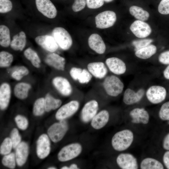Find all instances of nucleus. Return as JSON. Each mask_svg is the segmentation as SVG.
<instances>
[{
  "instance_id": "nucleus-1",
  "label": "nucleus",
  "mask_w": 169,
  "mask_h": 169,
  "mask_svg": "<svg viewBox=\"0 0 169 169\" xmlns=\"http://www.w3.org/2000/svg\"><path fill=\"white\" fill-rule=\"evenodd\" d=\"M133 139V132L128 129L124 130L115 134L111 139V145L115 150L122 151L131 146Z\"/></svg>"
},
{
  "instance_id": "nucleus-2",
  "label": "nucleus",
  "mask_w": 169,
  "mask_h": 169,
  "mask_svg": "<svg viewBox=\"0 0 169 169\" xmlns=\"http://www.w3.org/2000/svg\"><path fill=\"white\" fill-rule=\"evenodd\" d=\"M102 86L105 93L111 97H116L121 94L124 88V84L117 76L112 75L106 76Z\"/></svg>"
},
{
  "instance_id": "nucleus-3",
  "label": "nucleus",
  "mask_w": 169,
  "mask_h": 169,
  "mask_svg": "<svg viewBox=\"0 0 169 169\" xmlns=\"http://www.w3.org/2000/svg\"><path fill=\"white\" fill-rule=\"evenodd\" d=\"M52 34L59 47L62 49L67 50L71 47L72 38L65 28L61 27H56L53 30Z\"/></svg>"
},
{
  "instance_id": "nucleus-4",
  "label": "nucleus",
  "mask_w": 169,
  "mask_h": 169,
  "mask_svg": "<svg viewBox=\"0 0 169 169\" xmlns=\"http://www.w3.org/2000/svg\"><path fill=\"white\" fill-rule=\"evenodd\" d=\"M82 151V147L80 144L75 143L69 144L60 151L58 155V159L62 162L70 161L79 156Z\"/></svg>"
},
{
  "instance_id": "nucleus-5",
  "label": "nucleus",
  "mask_w": 169,
  "mask_h": 169,
  "mask_svg": "<svg viewBox=\"0 0 169 169\" xmlns=\"http://www.w3.org/2000/svg\"><path fill=\"white\" fill-rule=\"evenodd\" d=\"M68 128L66 122L64 120L52 125L48 130L49 138L56 143L61 140L66 134Z\"/></svg>"
},
{
  "instance_id": "nucleus-6",
  "label": "nucleus",
  "mask_w": 169,
  "mask_h": 169,
  "mask_svg": "<svg viewBox=\"0 0 169 169\" xmlns=\"http://www.w3.org/2000/svg\"><path fill=\"white\" fill-rule=\"evenodd\" d=\"M95 19L96 27L100 29H104L114 25L116 20V15L113 11H105L98 14Z\"/></svg>"
},
{
  "instance_id": "nucleus-7",
  "label": "nucleus",
  "mask_w": 169,
  "mask_h": 169,
  "mask_svg": "<svg viewBox=\"0 0 169 169\" xmlns=\"http://www.w3.org/2000/svg\"><path fill=\"white\" fill-rule=\"evenodd\" d=\"M79 106V102L76 100H72L60 107L55 114L56 118L64 120L74 114Z\"/></svg>"
},
{
  "instance_id": "nucleus-8",
  "label": "nucleus",
  "mask_w": 169,
  "mask_h": 169,
  "mask_svg": "<svg viewBox=\"0 0 169 169\" xmlns=\"http://www.w3.org/2000/svg\"><path fill=\"white\" fill-rule=\"evenodd\" d=\"M166 94V90L164 87L159 85H153L147 89L146 95L151 103L157 104L164 100Z\"/></svg>"
},
{
  "instance_id": "nucleus-9",
  "label": "nucleus",
  "mask_w": 169,
  "mask_h": 169,
  "mask_svg": "<svg viewBox=\"0 0 169 169\" xmlns=\"http://www.w3.org/2000/svg\"><path fill=\"white\" fill-rule=\"evenodd\" d=\"M36 7L40 13L49 18H53L57 14V10L50 0H35Z\"/></svg>"
},
{
  "instance_id": "nucleus-10",
  "label": "nucleus",
  "mask_w": 169,
  "mask_h": 169,
  "mask_svg": "<svg viewBox=\"0 0 169 169\" xmlns=\"http://www.w3.org/2000/svg\"><path fill=\"white\" fill-rule=\"evenodd\" d=\"M52 83L55 88L62 95L68 96L72 94V86L66 78L63 76H57L53 79Z\"/></svg>"
},
{
  "instance_id": "nucleus-11",
  "label": "nucleus",
  "mask_w": 169,
  "mask_h": 169,
  "mask_svg": "<svg viewBox=\"0 0 169 169\" xmlns=\"http://www.w3.org/2000/svg\"><path fill=\"white\" fill-rule=\"evenodd\" d=\"M69 73L73 80L82 84H86L89 83L93 77L87 69L76 67L71 68Z\"/></svg>"
},
{
  "instance_id": "nucleus-12",
  "label": "nucleus",
  "mask_w": 169,
  "mask_h": 169,
  "mask_svg": "<svg viewBox=\"0 0 169 169\" xmlns=\"http://www.w3.org/2000/svg\"><path fill=\"white\" fill-rule=\"evenodd\" d=\"M98 108V103L95 100H91L86 102L81 111V117L82 120L87 123L92 120L97 114Z\"/></svg>"
},
{
  "instance_id": "nucleus-13",
  "label": "nucleus",
  "mask_w": 169,
  "mask_h": 169,
  "mask_svg": "<svg viewBox=\"0 0 169 169\" xmlns=\"http://www.w3.org/2000/svg\"><path fill=\"white\" fill-rule=\"evenodd\" d=\"M117 163L122 169H137L138 168L136 158L129 153H123L119 154L116 159Z\"/></svg>"
},
{
  "instance_id": "nucleus-14",
  "label": "nucleus",
  "mask_w": 169,
  "mask_h": 169,
  "mask_svg": "<svg viewBox=\"0 0 169 169\" xmlns=\"http://www.w3.org/2000/svg\"><path fill=\"white\" fill-rule=\"evenodd\" d=\"M130 29L137 37L146 38L149 36L151 32V29L147 23L139 20L134 22L131 25Z\"/></svg>"
},
{
  "instance_id": "nucleus-15",
  "label": "nucleus",
  "mask_w": 169,
  "mask_h": 169,
  "mask_svg": "<svg viewBox=\"0 0 169 169\" xmlns=\"http://www.w3.org/2000/svg\"><path fill=\"white\" fill-rule=\"evenodd\" d=\"M49 136L46 134L41 135L38 138L36 145L37 156L43 159L47 157L50 151V142Z\"/></svg>"
},
{
  "instance_id": "nucleus-16",
  "label": "nucleus",
  "mask_w": 169,
  "mask_h": 169,
  "mask_svg": "<svg viewBox=\"0 0 169 169\" xmlns=\"http://www.w3.org/2000/svg\"><path fill=\"white\" fill-rule=\"evenodd\" d=\"M36 43L44 49L53 53L56 51L59 45L54 37L50 35L38 36L35 39Z\"/></svg>"
},
{
  "instance_id": "nucleus-17",
  "label": "nucleus",
  "mask_w": 169,
  "mask_h": 169,
  "mask_svg": "<svg viewBox=\"0 0 169 169\" xmlns=\"http://www.w3.org/2000/svg\"><path fill=\"white\" fill-rule=\"evenodd\" d=\"M105 63L109 70L114 74L121 75L126 72L125 64L122 60L118 58L112 57L107 58Z\"/></svg>"
},
{
  "instance_id": "nucleus-18",
  "label": "nucleus",
  "mask_w": 169,
  "mask_h": 169,
  "mask_svg": "<svg viewBox=\"0 0 169 169\" xmlns=\"http://www.w3.org/2000/svg\"><path fill=\"white\" fill-rule=\"evenodd\" d=\"M87 67L92 76L98 79L105 78L108 73L107 67L102 62L90 63L87 64Z\"/></svg>"
},
{
  "instance_id": "nucleus-19",
  "label": "nucleus",
  "mask_w": 169,
  "mask_h": 169,
  "mask_svg": "<svg viewBox=\"0 0 169 169\" xmlns=\"http://www.w3.org/2000/svg\"><path fill=\"white\" fill-rule=\"evenodd\" d=\"M144 94L145 90L143 89H140L136 92L131 89H127L124 93L123 101L128 105L136 103L141 100Z\"/></svg>"
},
{
  "instance_id": "nucleus-20",
  "label": "nucleus",
  "mask_w": 169,
  "mask_h": 169,
  "mask_svg": "<svg viewBox=\"0 0 169 169\" xmlns=\"http://www.w3.org/2000/svg\"><path fill=\"white\" fill-rule=\"evenodd\" d=\"M44 61L48 65L58 70L63 71L65 69V59L57 54L52 53L48 54Z\"/></svg>"
},
{
  "instance_id": "nucleus-21",
  "label": "nucleus",
  "mask_w": 169,
  "mask_h": 169,
  "mask_svg": "<svg viewBox=\"0 0 169 169\" xmlns=\"http://www.w3.org/2000/svg\"><path fill=\"white\" fill-rule=\"evenodd\" d=\"M90 48L97 53L103 54L105 52L106 47L101 37L97 33L92 34L88 39Z\"/></svg>"
},
{
  "instance_id": "nucleus-22",
  "label": "nucleus",
  "mask_w": 169,
  "mask_h": 169,
  "mask_svg": "<svg viewBox=\"0 0 169 169\" xmlns=\"http://www.w3.org/2000/svg\"><path fill=\"white\" fill-rule=\"evenodd\" d=\"M133 123L147 124L149 120L150 116L148 112L143 108H136L132 110L130 112Z\"/></svg>"
},
{
  "instance_id": "nucleus-23",
  "label": "nucleus",
  "mask_w": 169,
  "mask_h": 169,
  "mask_svg": "<svg viewBox=\"0 0 169 169\" xmlns=\"http://www.w3.org/2000/svg\"><path fill=\"white\" fill-rule=\"evenodd\" d=\"M15 149L16 163L18 166H21L25 163L28 156V145L25 142H21Z\"/></svg>"
},
{
  "instance_id": "nucleus-24",
  "label": "nucleus",
  "mask_w": 169,
  "mask_h": 169,
  "mask_svg": "<svg viewBox=\"0 0 169 169\" xmlns=\"http://www.w3.org/2000/svg\"><path fill=\"white\" fill-rule=\"evenodd\" d=\"M109 117V114L107 110H104L100 111L97 113L91 120V126L96 130L102 128L108 123Z\"/></svg>"
},
{
  "instance_id": "nucleus-25",
  "label": "nucleus",
  "mask_w": 169,
  "mask_h": 169,
  "mask_svg": "<svg viewBox=\"0 0 169 169\" xmlns=\"http://www.w3.org/2000/svg\"><path fill=\"white\" fill-rule=\"evenodd\" d=\"M11 89L9 84L2 83L0 86V108L1 110L6 109L8 105L11 96Z\"/></svg>"
},
{
  "instance_id": "nucleus-26",
  "label": "nucleus",
  "mask_w": 169,
  "mask_h": 169,
  "mask_svg": "<svg viewBox=\"0 0 169 169\" xmlns=\"http://www.w3.org/2000/svg\"><path fill=\"white\" fill-rule=\"evenodd\" d=\"M26 37L25 33L21 31L14 35L10 44L11 48L15 51H22L26 45Z\"/></svg>"
},
{
  "instance_id": "nucleus-27",
  "label": "nucleus",
  "mask_w": 169,
  "mask_h": 169,
  "mask_svg": "<svg viewBox=\"0 0 169 169\" xmlns=\"http://www.w3.org/2000/svg\"><path fill=\"white\" fill-rule=\"evenodd\" d=\"M31 88V85L28 83L23 82L18 83L14 87L13 92L14 95L19 99H24L28 97L29 90Z\"/></svg>"
},
{
  "instance_id": "nucleus-28",
  "label": "nucleus",
  "mask_w": 169,
  "mask_h": 169,
  "mask_svg": "<svg viewBox=\"0 0 169 169\" xmlns=\"http://www.w3.org/2000/svg\"><path fill=\"white\" fill-rule=\"evenodd\" d=\"M157 48L153 44H149L136 51V56L137 57L142 59H147L152 56L156 52Z\"/></svg>"
},
{
  "instance_id": "nucleus-29",
  "label": "nucleus",
  "mask_w": 169,
  "mask_h": 169,
  "mask_svg": "<svg viewBox=\"0 0 169 169\" xmlns=\"http://www.w3.org/2000/svg\"><path fill=\"white\" fill-rule=\"evenodd\" d=\"M61 100L54 97L49 93L47 94L44 98L45 111L49 112L59 108L62 104Z\"/></svg>"
},
{
  "instance_id": "nucleus-30",
  "label": "nucleus",
  "mask_w": 169,
  "mask_h": 169,
  "mask_svg": "<svg viewBox=\"0 0 169 169\" xmlns=\"http://www.w3.org/2000/svg\"><path fill=\"white\" fill-rule=\"evenodd\" d=\"M141 169H163L164 167L161 162L151 158H146L143 160L140 164Z\"/></svg>"
},
{
  "instance_id": "nucleus-31",
  "label": "nucleus",
  "mask_w": 169,
  "mask_h": 169,
  "mask_svg": "<svg viewBox=\"0 0 169 169\" xmlns=\"http://www.w3.org/2000/svg\"><path fill=\"white\" fill-rule=\"evenodd\" d=\"M130 14L138 20L146 21L148 19L150 15L147 11L141 8L136 6H132L129 9Z\"/></svg>"
},
{
  "instance_id": "nucleus-32",
  "label": "nucleus",
  "mask_w": 169,
  "mask_h": 169,
  "mask_svg": "<svg viewBox=\"0 0 169 169\" xmlns=\"http://www.w3.org/2000/svg\"><path fill=\"white\" fill-rule=\"evenodd\" d=\"M25 57L36 68L40 66L41 60L37 53L30 48L25 49L23 52Z\"/></svg>"
},
{
  "instance_id": "nucleus-33",
  "label": "nucleus",
  "mask_w": 169,
  "mask_h": 169,
  "mask_svg": "<svg viewBox=\"0 0 169 169\" xmlns=\"http://www.w3.org/2000/svg\"><path fill=\"white\" fill-rule=\"evenodd\" d=\"M11 42L9 28L5 25L0 26V44L6 48L10 45Z\"/></svg>"
},
{
  "instance_id": "nucleus-34",
  "label": "nucleus",
  "mask_w": 169,
  "mask_h": 169,
  "mask_svg": "<svg viewBox=\"0 0 169 169\" xmlns=\"http://www.w3.org/2000/svg\"><path fill=\"white\" fill-rule=\"evenodd\" d=\"M13 60V55L9 52L3 51L0 52V67L1 68L9 67Z\"/></svg>"
},
{
  "instance_id": "nucleus-35",
  "label": "nucleus",
  "mask_w": 169,
  "mask_h": 169,
  "mask_svg": "<svg viewBox=\"0 0 169 169\" xmlns=\"http://www.w3.org/2000/svg\"><path fill=\"white\" fill-rule=\"evenodd\" d=\"M45 111L44 98L41 97L35 101L33 108V114L37 116L42 115Z\"/></svg>"
},
{
  "instance_id": "nucleus-36",
  "label": "nucleus",
  "mask_w": 169,
  "mask_h": 169,
  "mask_svg": "<svg viewBox=\"0 0 169 169\" xmlns=\"http://www.w3.org/2000/svg\"><path fill=\"white\" fill-rule=\"evenodd\" d=\"M16 162L15 154L13 153H10L5 155L2 160L3 165L11 169H13L15 167Z\"/></svg>"
},
{
  "instance_id": "nucleus-37",
  "label": "nucleus",
  "mask_w": 169,
  "mask_h": 169,
  "mask_svg": "<svg viewBox=\"0 0 169 169\" xmlns=\"http://www.w3.org/2000/svg\"><path fill=\"white\" fill-rule=\"evenodd\" d=\"M13 144L10 138H5L2 142L0 148V153L3 155H6L10 153Z\"/></svg>"
},
{
  "instance_id": "nucleus-38",
  "label": "nucleus",
  "mask_w": 169,
  "mask_h": 169,
  "mask_svg": "<svg viewBox=\"0 0 169 169\" xmlns=\"http://www.w3.org/2000/svg\"><path fill=\"white\" fill-rule=\"evenodd\" d=\"M159 116L162 120H169V101L162 105L159 111Z\"/></svg>"
},
{
  "instance_id": "nucleus-39",
  "label": "nucleus",
  "mask_w": 169,
  "mask_h": 169,
  "mask_svg": "<svg viewBox=\"0 0 169 169\" xmlns=\"http://www.w3.org/2000/svg\"><path fill=\"white\" fill-rule=\"evenodd\" d=\"M15 120L19 128L24 130H26L28 125V121L24 116L21 115H17L15 118Z\"/></svg>"
},
{
  "instance_id": "nucleus-40",
  "label": "nucleus",
  "mask_w": 169,
  "mask_h": 169,
  "mask_svg": "<svg viewBox=\"0 0 169 169\" xmlns=\"http://www.w3.org/2000/svg\"><path fill=\"white\" fill-rule=\"evenodd\" d=\"M10 138L12 143L13 148H16L21 142V137L17 129L14 128L12 130L10 134Z\"/></svg>"
},
{
  "instance_id": "nucleus-41",
  "label": "nucleus",
  "mask_w": 169,
  "mask_h": 169,
  "mask_svg": "<svg viewBox=\"0 0 169 169\" xmlns=\"http://www.w3.org/2000/svg\"><path fill=\"white\" fill-rule=\"evenodd\" d=\"M13 4L11 0H0V13H6L12 9Z\"/></svg>"
},
{
  "instance_id": "nucleus-42",
  "label": "nucleus",
  "mask_w": 169,
  "mask_h": 169,
  "mask_svg": "<svg viewBox=\"0 0 169 169\" xmlns=\"http://www.w3.org/2000/svg\"><path fill=\"white\" fill-rule=\"evenodd\" d=\"M153 40L151 39H146L134 40L132 44L135 47V51L137 50L146 47L153 42Z\"/></svg>"
},
{
  "instance_id": "nucleus-43",
  "label": "nucleus",
  "mask_w": 169,
  "mask_h": 169,
  "mask_svg": "<svg viewBox=\"0 0 169 169\" xmlns=\"http://www.w3.org/2000/svg\"><path fill=\"white\" fill-rule=\"evenodd\" d=\"M158 10L162 14H169V0H162L158 5Z\"/></svg>"
},
{
  "instance_id": "nucleus-44",
  "label": "nucleus",
  "mask_w": 169,
  "mask_h": 169,
  "mask_svg": "<svg viewBox=\"0 0 169 169\" xmlns=\"http://www.w3.org/2000/svg\"><path fill=\"white\" fill-rule=\"evenodd\" d=\"M86 0H74L72 6L73 10L74 12H78L83 9L86 4Z\"/></svg>"
},
{
  "instance_id": "nucleus-45",
  "label": "nucleus",
  "mask_w": 169,
  "mask_h": 169,
  "mask_svg": "<svg viewBox=\"0 0 169 169\" xmlns=\"http://www.w3.org/2000/svg\"><path fill=\"white\" fill-rule=\"evenodd\" d=\"M104 0H86L88 7L90 9H96L101 7L104 3Z\"/></svg>"
},
{
  "instance_id": "nucleus-46",
  "label": "nucleus",
  "mask_w": 169,
  "mask_h": 169,
  "mask_svg": "<svg viewBox=\"0 0 169 169\" xmlns=\"http://www.w3.org/2000/svg\"><path fill=\"white\" fill-rule=\"evenodd\" d=\"M158 59L161 63L169 65V51L164 52L160 54Z\"/></svg>"
},
{
  "instance_id": "nucleus-47",
  "label": "nucleus",
  "mask_w": 169,
  "mask_h": 169,
  "mask_svg": "<svg viewBox=\"0 0 169 169\" xmlns=\"http://www.w3.org/2000/svg\"><path fill=\"white\" fill-rule=\"evenodd\" d=\"M11 76L13 78L17 81L21 80L24 77L23 74L16 68L12 72Z\"/></svg>"
},
{
  "instance_id": "nucleus-48",
  "label": "nucleus",
  "mask_w": 169,
  "mask_h": 169,
  "mask_svg": "<svg viewBox=\"0 0 169 169\" xmlns=\"http://www.w3.org/2000/svg\"><path fill=\"white\" fill-rule=\"evenodd\" d=\"M163 159L166 167L169 169V151H166L164 153Z\"/></svg>"
},
{
  "instance_id": "nucleus-49",
  "label": "nucleus",
  "mask_w": 169,
  "mask_h": 169,
  "mask_svg": "<svg viewBox=\"0 0 169 169\" xmlns=\"http://www.w3.org/2000/svg\"><path fill=\"white\" fill-rule=\"evenodd\" d=\"M163 146L165 150H169V133L166 136L164 139Z\"/></svg>"
},
{
  "instance_id": "nucleus-50",
  "label": "nucleus",
  "mask_w": 169,
  "mask_h": 169,
  "mask_svg": "<svg viewBox=\"0 0 169 169\" xmlns=\"http://www.w3.org/2000/svg\"><path fill=\"white\" fill-rule=\"evenodd\" d=\"M163 75L166 79H169V65L164 71Z\"/></svg>"
},
{
  "instance_id": "nucleus-51",
  "label": "nucleus",
  "mask_w": 169,
  "mask_h": 169,
  "mask_svg": "<svg viewBox=\"0 0 169 169\" xmlns=\"http://www.w3.org/2000/svg\"><path fill=\"white\" fill-rule=\"evenodd\" d=\"M69 169H78V166L77 165L75 164H71L69 167Z\"/></svg>"
},
{
  "instance_id": "nucleus-52",
  "label": "nucleus",
  "mask_w": 169,
  "mask_h": 169,
  "mask_svg": "<svg viewBox=\"0 0 169 169\" xmlns=\"http://www.w3.org/2000/svg\"><path fill=\"white\" fill-rule=\"evenodd\" d=\"M62 169H69V167H68L67 166H64L61 168Z\"/></svg>"
},
{
  "instance_id": "nucleus-53",
  "label": "nucleus",
  "mask_w": 169,
  "mask_h": 169,
  "mask_svg": "<svg viewBox=\"0 0 169 169\" xmlns=\"http://www.w3.org/2000/svg\"><path fill=\"white\" fill-rule=\"evenodd\" d=\"M104 0V1H105V2L106 3H109L112 1L113 0Z\"/></svg>"
},
{
  "instance_id": "nucleus-54",
  "label": "nucleus",
  "mask_w": 169,
  "mask_h": 169,
  "mask_svg": "<svg viewBox=\"0 0 169 169\" xmlns=\"http://www.w3.org/2000/svg\"><path fill=\"white\" fill-rule=\"evenodd\" d=\"M48 169H56V168L54 167H49V168H48Z\"/></svg>"
},
{
  "instance_id": "nucleus-55",
  "label": "nucleus",
  "mask_w": 169,
  "mask_h": 169,
  "mask_svg": "<svg viewBox=\"0 0 169 169\" xmlns=\"http://www.w3.org/2000/svg\"><path fill=\"white\" fill-rule=\"evenodd\" d=\"M168 124H169V120H168Z\"/></svg>"
}]
</instances>
